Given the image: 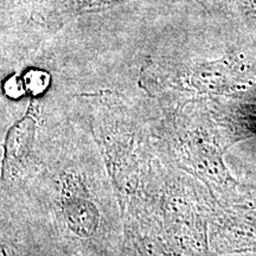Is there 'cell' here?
<instances>
[{"label": "cell", "instance_id": "1", "mask_svg": "<svg viewBox=\"0 0 256 256\" xmlns=\"http://www.w3.org/2000/svg\"><path fill=\"white\" fill-rule=\"evenodd\" d=\"M34 124H32L30 119H25L16 124L8 133V150L10 154L16 158L22 156L30 148L34 138Z\"/></svg>", "mask_w": 256, "mask_h": 256}, {"label": "cell", "instance_id": "2", "mask_svg": "<svg viewBox=\"0 0 256 256\" xmlns=\"http://www.w3.org/2000/svg\"><path fill=\"white\" fill-rule=\"evenodd\" d=\"M25 82H26L28 90L31 94H40L49 83V75L44 72H40V70H32L25 78Z\"/></svg>", "mask_w": 256, "mask_h": 256}, {"label": "cell", "instance_id": "3", "mask_svg": "<svg viewBox=\"0 0 256 256\" xmlns=\"http://www.w3.org/2000/svg\"><path fill=\"white\" fill-rule=\"evenodd\" d=\"M252 8H254V11H256V0H252Z\"/></svg>", "mask_w": 256, "mask_h": 256}]
</instances>
